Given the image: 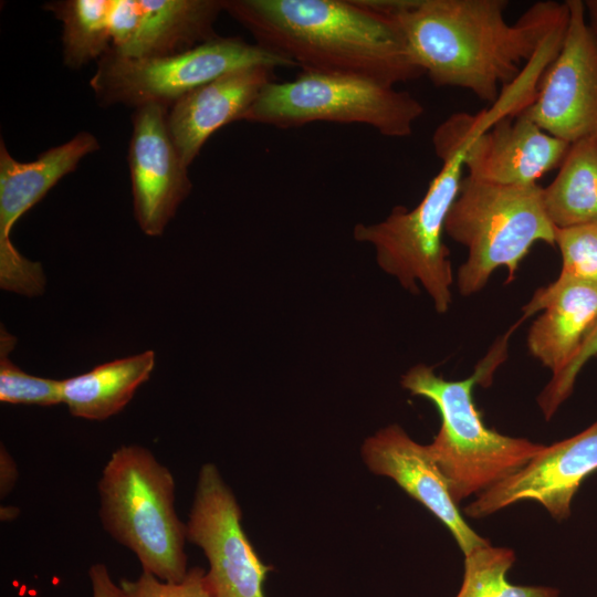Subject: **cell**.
<instances>
[{
  "mask_svg": "<svg viewBox=\"0 0 597 597\" xmlns=\"http://www.w3.org/2000/svg\"><path fill=\"white\" fill-rule=\"evenodd\" d=\"M400 28L425 75L436 86L461 87L495 103L500 88L522 75L547 40L563 34L566 2L541 1L515 23L505 0H371Z\"/></svg>",
  "mask_w": 597,
  "mask_h": 597,
  "instance_id": "cell-1",
  "label": "cell"
},
{
  "mask_svg": "<svg viewBox=\"0 0 597 597\" xmlns=\"http://www.w3.org/2000/svg\"><path fill=\"white\" fill-rule=\"evenodd\" d=\"M223 10L303 72L391 86L425 75L397 22L371 0H223Z\"/></svg>",
  "mask_w": 597,
  "mask_h": 597,
  "instance_id": "cell-2",
  "label": "cell"
},
{
  "mask_svg": "<svg viewBox=\"0 0 597 597\" xmlns=\"http://www.w3.org/2000/svg\"><path fill=\"white\" fill-rule=\"evenodd\" d=\"M502 360L503 350L495 347L470 377L461 380H447L425 364L411 367L401 377L406 390L438 409L440 428L428 448L457 504L515 474L544 448L488 428L474 405V385L488 386Z\"/></svg>",
  "mask_w": 597,
  "mask_h": 597,
  "instance_id": "cell-3",
  "label": "cell"
},
{
  "mask_svg": "<svg viewBox=\"0 0 597 597\" xmlns=\"http://www.w3.org/2000/svg\"><path fill=\"white\" fill-rule=\"evenodd\" d=\"M104 530L139 561L143 572L177 583L188 573L187 525L175 510V479L149 449H116L97 484Z\"/></svg>",
  "mask_w": 597,
  "mask_h": 597,
  "instance_id": "cell-4",
  "label": "cell"
},
{
  "mask_svg": "<svg viewBox=\"0 0 597 597\" xmlns=\"http://www.w3.org/2000/svg\"><path fill=\"white\" fill-rule=\"evenodd\" d=\"M446 233L468 251L457 272V287L470 296L501 266L513 281L536 242L555 247L556 228L547 217L538 184L504 186L465 177L449 211Z\"/></svg>",
  "mask_w": 597,
  "mask_h": 597,
  "instance_id": "cell-5",
  "label": "cell"
},
{
  "mask_svg": "<svg viewBox=\"0 0 597 597\" xmlns=\"http://www.w3.org/2000/svg\"><path fill=\"white\" fill-rule=\"evenodd\" d=\"M437 156L442 167L416 207L396 206L383 221L358 223L354 238L374 248L377 264L405 290L417 294L420 283L434 310L444 314L452 304L454 275L443 233L464 166L459 150Z\"/></svg>",
  "mask_w": 597,
  "mask_h": 597,
  "instance_id": "cell-6",
  "label": "cell"
},
{
  "mask_svg": "<svg viewBox=\"0 0 597 597\" xmlns=\"http://www.w3.org/2000/svg\"><path fill=\"white\" fill-rule=\"evenodd\" d=\"M423 105L410 93L374 80L303 72L287 82H270L241 121L300 127L315 122L363 124L391 138L411 135Z\"/></svg>",
  "mask_w": 597,
  "mask_h": 597,
  "instance_id": "cell-7",
  "label": "cell"
},
{
  "mask_svg": "<svg viewBox=\"0 0 597 597\" xmlns=\"http://www.w3.org/2000/svg\"><path fill=\"white\" fill-rule=\"evenodd\" d=\"M266 66L294 67L286 59L241 38L217 36L176 54L126 57L111 49L98 60L90 85L105 105L171 106L176 101L230 72Z\"/></svg>",
  "mask_w": 597,
  "mask_h": 597,
  "instance_id": "cell-8",
  "label": "cell"
},
{
  "mask_svg": "<svg viewBox=\"0 0 597 597\" xmlns=\"http://www.w3.org/2000/svg\"><path fill=\"white\" fill-rule=\"evenodd\" d=\"M488 113H455L432 136L436 155L459 150L468 177L495 185L528 186L558 168L570 144L522 115L493 122Z\"/></svg>",
  "mask_w": 597,
  "mask_h": 597,
  "instance_id": "cell-9",
  "label": "cell"
},
{
  "mask_svg": "<svg viewBox=\"0 0 597 597\" xmlns=\"http://www.w3.org/2000/svg\"><path fill=\"white\" fill-rule=\"evenodd\" d=\"M187 541L200 547L209 563L206 585L212 597H265V565L241 525V509L218 468H200L186 522Z\"/></svg>",
  "mask_w": 597,
  "mask_h": 597,
  "instance_id": "cell-10",
  "label": "cell"
},
{
  "mask_svg": "<svg viewBox=\"0 0 597 597\" xmlns=\"http://www.w3.org/2000/svg\"><path fill=\"white\" fill-rule=\"evenodd\" d=\"M565 2L568 19L561 48L543 73L533 101L516 115L573 144L597 137V43L584 1Z\"/></svg>",
  "mask_w": 597,
  "mask_h": 597,
  "instance_id": "cell-11",
  "label": "cell"
},
{
  "mask_svg": "<svg viewBox=\"0 0 597 597\" xmlns=\"http://www.w3.org/2000/svg\"><path fill=\"white\" fill-rule=\"evenodd\" d=\"M100 148L94 135L81 132L66 143L21 163L0 143V286L34 297L44 292L41 263L24 258L10 234L15 222L38 203L64 176L76 169L82 158Z\"/></svg>",
  "mask_w": 597,
  "mask_h": 597,
  "instance_id": "cell-12",
  "label": "cell"
},
{
  "mask_svg": "<svg viewBox=\"0 0 597 597\" xmlns=\"http://www.w3.org/2000/svg\"><path fill=\"white\" fill-rule=\"evenodd\" d=\"M597 471V420L579 433L545 447L519 472L478 495L464 507L473 519L523 500L538 502L557 521L566 520L582 483Z\"/></svg>",
  "mask_w": 597,
  "mask_h": 597,
  "instance_id": "cell-13",
  "label": "cell"
},
{
  "mask_svg": "<svg viewBox=\"0 0 597 597\" xmlns=\"http://www.w3.org/2000/svg\"><path fill=\"white\" fill-rule=\"evenodd\" d=\"M168 107L147 104L133 115L128 149L134 211L143 232L160 235L191 191L188 167L170 136Z\"/></svg>",
  "mask_w": 597,
  "mask_h": 597,
  "instance_id": "cell-14",
  "label": "cell"
},
{
  "mask_svg": "<svg viewBox=\"0 0 597 597\" xmlns=\"http://www.w3.org/2000/svg\"><path fill=\"white\" fill-rule=\"evenodd\" d=\"M220 0H113L111 51L126 57L184 52L218 35Z\"/></svg>",
  "mask_w": 597,
  "mask_h": 597,
  "instance_id": "cell-15",
  "label": "cell"
},
{
  "mask_svg": "<svg viewBox=\"0 0 597 597\" xmlns=\"http://www.w3.org/2000/svg\"><path fill=\"white\" fill-rule=\"evenodd\" d=\"M362 457L371 472L394 480L442 522L464 555L490 544L465 522L428 444L416 442L399 425L368 437Z\"/></svg>",
  "mask_w": 597,
  "mask_h": 597,
  "instance_id": "cell-16",
  "label": "cell"
},
{
  "mask_svg": "<svg viewBox=\"0 0 597 597\" xmlns=\"http://www.w3.org/2000/svg\"><path fill=\"white\" fill-rule=\"evenodd\" d=\"M273 75L274 69L266 66L237 70L197 87L170 106L168 129L187 167L214 132L241 121Z\"/></svg>",
  "mask_w": 597,
  "mask_h": 597,
  "instance_id": "cell-17",
  "label": "cell"
},
{
  "mask_svg": "<svg viewBox=\"0 0 597 597\" xmlns=\"http://www.w3.org/2000/svg\"><path fill=\"white\" fill-rule=\"evenodd\" d=\"M542 311L527 334L530 354L558 375L597 322V285L559 276L533 294L523 320Z\"/></svg>",
  "mask_w": 597,
  "mask_h": 597,
  "instance_id": "cell-18",
  "label": "cell"
},
{
  "mask_svg": "<svg viewBox=\"0 0 597 597\" xmlns=\"http://www.w3.org/2000/svg\"><path fill=\"white\" fill-rule=\"evenodd\" d=\"M155 358L154 350H146L62 379L63 404L73 417L105 420L122 411L149 379Z\"/></svg>",
  "mask_w": 597,
  "mask_h": 597,
  "instance_id": "cell-19",
  "label": "cell"
},
{
  "mask_svg": "<svg viewBox=\"0 0 597 597\" xmlns=\"http://www.w3.org/2000/svg\"><path fill=\"white\" fill-rule=\"evenodd\" d=\"M543 201L556 229L597 222V137L570 144Z\"/></svg>",
  "mask_w": 597,
  "mask_h": 597,
  "instance_id": "cell-20",
  "label": "cell"
},
{
  "mask_svg": "<svg viewBox=\"0 0 597 597\" xmlns=\"http://www.w3.org/2000/svg\"><path fill=\"white\" fill-rule=\"evenodd\" d=\"M113 0H65L46 3L63 24V59L80 69L111 49L109 18Z\"/></svg>",
  "mask_w": 597,
  "mask_h": 597,
  "instance_id": "cell-21",
  "label": "cell"
},
{
  "mask_svg": "<svg viewBox=\"0 0 597 597\" xmlns=\"http://www.w3.org/2000/svg\"><path fill=\"white\" fill-rule=\"evenodd\" d=\"M514 562L511 548L490 544L464 555L463 582L455 597H559L554 587L510 583L506 574Z\"/></svg>",
  "mask_w": 597,
  "mask_h": 597,
  "instance_id": "cell-22",
  "label": "cell"
},
{
  "mask_svg": "<svg viewBox=\"0 0 597 597\" xmlns=\"http://www.w3.org/2000/svg\"><path fill=\"white\" fill-rule=\"evenodd\" d=\"M15 338L3 327L0 334V400L11 405L50 407L63 402L62 380L33 376L8 357Z\"/></svg>",
  "mask_w": 597,
  "mask_h": 597,
  "instance_id": "cell-23",
  "label": "cell"
},
{
  "mask_svg": "<svg viewBox=\"0 0 597 597\" xmlns=\"http://www.w3.org/2000/svg\"><path fill=\"white\" fill-rule=\"evenodd\" d=\"M555 247L559 249V276L597 285V222L556 229Z\"/></svg>",
  "mask_w": 597,
  "mask_h": 597,
  "instance_id": "cell-24",
  "label": "cell"
},
{
  "mask_svg": "<svg viewBox=\"0 0 597 597\" xmlns=\"http://www.w3.org/2000/svg\"><path fill=\"white\" fill-rule=\"evenodd\" d=\"M597 355V322L586 335L569 364L553 376L537 397L538 406L546 420H549L559 406L573 392L576 378L586 363Z\"/></svg>",
  "mask_w": 597,
  "mask_h": 597,
  "instance_id": "cell-25",
  "label": "cell"
},
{
  "mask_svg": "<svg viewBox=\"0 0 597 597\" xmlns=\"http://www.w3.org/2000/svg\"><path fill=\"white\" fill-rule=\"evenodd\" d=\"M205 575L203 568L192 567L182 580L171 583L143 572L135 580L122 579L119 587L123 597H212Z\"/></svg>",
  "mask_w": 597,
  "mask_h": 597,
  "instance_id": "cell-26",
  "label": "cell"
},
{
  "mask_svg": "<svg viewBox=\"0 0 597 597\" xmlns=\"http://www.w3.org/2000/svg\"><path fill=\"white\" fill-rule=\"evenodd\" d=\"M88 576L92 584L93 597H123L119 585H116L104 564L91 566Z\"/></svg>",
  "mask_w": 597,
  "mask_h": 597,
  "instance_id": "cell-27",
  "label": "cell"
},
{
  "mask_svg": "<svg viewBox=\"0 0 597 597\" xmlns=\"http://www.w3.org/2000/svg\"><path fill=\"white\" fill-rule=\"evenodd\" d=\"M18 479V469L13 458L1 444L0 450V494L7 496L14 488Z\"/></svg>",
  "mask_w": 597,
  "mask_h": 597,
  "instance_id": "cell-28",
  "label": "cell"
},
{
  "mask_svg": "<svg viewBox=\"0 0 597 597\" xmlns=\"http://www.w3.org/2000/svg\"><path fill=\"white\" fill-rule=\"evenodd\" d=\"M584 4L588 27L597 43V0H587L584 1Z\"/></svg>",
  "mask_w": 597,
  "mask_h": 597,
  "instance_id": "cell-29",
  "label": "cell"
},
{
  "mask_svg": "<svg viewBox=\"0 0 597 597\" xmlns=\"http://www.w3.org/2000/svg\"><path fill=\"white\" fill-rule=\"evenodd\" d=\"M1 521H12L19 514V510L13 506H1Z\"/></svg>",
  "mask_w": 597,
  "mask_h": 597,
  "instance_id": "cell-30",
  "label": "cell"
}]
</instances>
